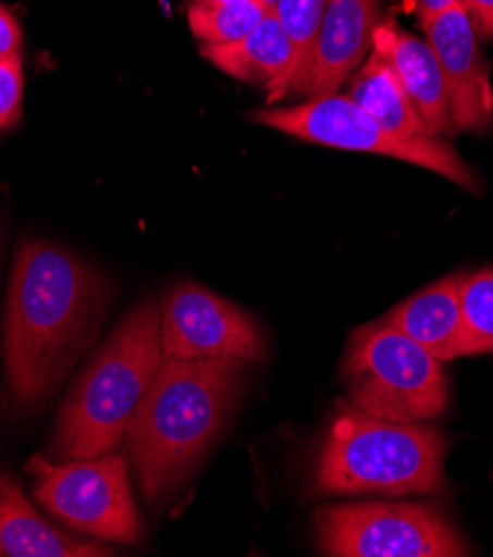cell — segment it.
<instances>
[{
  "mask_svg": "<svg viewBox=\"0 0 493 557\" xmlns=\"http://www.w3.org/2000/svg\"><path fill=\"white\" fill-rule=\"evenodd\" d=\"M23 104V63L21 59L0 61V132L12 127Z\"/></svg>",
  "mask_w": 493,
  "mask_h": 557,
  "instance_id": "obj_20",
  "label": "cell"
},
{
  "mask_svg": "<svg viewBox=\"0 0 493 557\" xmlns=\"http://www.w3.org/2000/svg\"><path fill=\"white\" fill-rule=\"evenodd\" d=\"M347 81V96L380 127L403 138L427 136L403 83L378 49L371 47V53H367V59Z\"/></svg>",
  "mask_w": 493,
  "mask_h": 557,
  "instance_id": "obj_16",
  "label": "cell"
},
{
  "mask_svg": "<svg viewBox=\"0 0 493 557\" xmlns=\"http://www.w3.org/2000/svg\"><path fill=\"white\" fill-rule=\"evenodd\" d=\"M196 3H247V0H196Z\"/></svg>",
  "mask_w": 493,
  "mask_h": 557,
  "instance_id": "obj_24",
  "label": "cell"
},
{
  "mask_svg": "<svg viewBox=\"0 0 493 557\" xmlns=\"http://www.w3.org/2000/svg\"><path fill=\"white\" fill-rule=\"evenodd\" d=\"M480 38H493V0H463Z\"/></svg>",
  "mask_w": 493,
  "mask_h": 557,
  "instance_id": "obj_22",
  "label": "cell"
},
{
  "mask_svg": "<svg viewBox=\"0 0 493 557\" xmlns=\"http://www.w3.org/2000/svg\"><path fill=\"white\" fill-rule=\"evenodd\" d=\"M380 0H326L307 96L336 94L373 47Z\"/></svg>",
  "mask_w": 493,
  "mask_h": 557,
  "instance_id": "obj_11",
  "label": "cell"
},
{
  "mask_svg": "<svg viewBox=\"0 0 493 557\" xmlns=\"http://www.w3.org/2000/svg\"><path fill=\"white\" fill-rule=\"evenodd\" d=\"M21 47H23L21 25L3 5H0V61L21 59Z\"/></svg>",
  "mask_w": 493,
  "mask_h": 557,
  "instance_id": "obj_21",
  "label": "cell"
},
{
  "mask_svg": "<svg viewBox=\"0 0 493 557\" xmlns=\"http://www.w3.org/2000/svg\"><path fill=\"white\" fill-rule=\"evenodd\" d=\"M0 555L8 557H109L114 550L51 527L25 497L21 482L0 473Z\"/></svg>",
  "mask_w": 493,
  "mask_h": 557,
  "instance_id": "obj_13",
  "label": "cell"
},
{
  "mask_svg": "<svg viewBox=\"0 0 493 557\" xmlns=\"http://www.w3.org/2000/svg\"><path fill=\"white\" fill-rule=\"evenodd\" d=\"M420 27L443 70L454 129L489 132L493 127V89L478 45L480 36L465 5L437 14Z\"/></svg>",
  "mask_w": 493,
  "mask_h": 557,
  "instance_id": "obj_10",
  "label": "cell"
},
{
  "mask_svg": "<svg viewBox=\"0 0 493 557\" xmlns=\"http://www.w3.org/2000/svg\"><path fill=\"white\" fill-rule=\"evenodd\" d=\"M236 360H183L164 356L134 411L125 447L147 499L178 488L211 447L234 409Z\"/></svg>",
  "mask_w": 493,
  "mask_h": 557,
  "instance_id": "obj_2",
  "label": "cell"
},
{
  "mask_svg": "<svg viewBox=\"0 0 493 557\" xmlns=\"http://www.w3.org/2000/svg\"><path fill=\"white\" fill-rule=\"evenodd\" d=\"M318 548L332 557H463L471 546L433 505L360 503L316 513Z\"/></svg>",
  "mask_w": 493,
  "mask_h": 557,
  "instance_id": "obj_7",
  "label": "cell"
},
{
  "mask_svg": "<svg viewBox=\"0 0 493 557\" xmlns=\"http://www.w3.org/2000/svg\"><path fill=\"white\" fill-rule=\"evenodd\" d=\"M463 277V271L445 275L437 283L396 305L385 315L392 326L403 331L405 336H409L443 364L460 358Z\"/></svg>",
  "mask_w": 493,
  "mask_h": 557,
  "instance_id": "obj_14",
  "label": "cell"
},
{
  "mask_svg": "<svg viewBox=\"0 0 493 557\" xmlns=\"http://www.w3.org/2000/svg\"><path fill=\"white\" fill-rule=\"evenodd\" d=\"M269 10L260 0L247 3H196L187 12L189 29L202 45H230L245 38Z\"/></svg>",
  "mask_w": 493,
  "mask_h": 557,
  "instance_id": "obj_19",
  "label": "cell"
},
{
  "mask_svg": "<svg viewBox=\"0 0 493 557\" xmlns=\"http://www.w3.org/2000/svg\"><path fill=\"white\" fill-rule=\"evenodd\" d=\"M249 121L305 143L405 160L433 174H441L467 191H480V181L471 172V166L445 138L396 136L380 127L347 94L309 98L294 107L258 109L251 111Z\"/></svg>",
  "mask_w": 493,
  "mask_h": 557,
  "instance_id": "obj_6",
  "label": "cell"
},
{
  "mask_svg": "<svg viewBox=\"0 0 493 557\" xmlns=\"http://www.w3.org/2000/svg\"><path fill=\"white\" fill-rule=\"evenodd\" d=\"M460 358L493 354V269L465 273L460 285Z\"/></svg>",
  "mask_w": 493,
  "mask_h": 557,
  "instance_id": "obj_18",
  "label": "cell"
},
{
  "mask_svg": "<svg viewBox=\"0 0 493 557\" xmlns=\"http://www.w3.org/2000/svg\"><path fill=\"white\" fill-rule=\"evenodd\" d=\"M445 451L447 437L427 422L380 420L343 405L324 435L313 486L324 495H441Z\"/></svg>",
  "mask_w": 493,
  "mask_h": 557,
  "instance_id": "obj_4",
  "label": "cell"
},
{
  "mask_svg": "<svg viewBox=\"0 0 493 557\" xmlns=\"http://www.w3.org/2000/svg\"><path fill=\"white\" fill-rule=\"evenodd\" d=\"M200 53L232 78L264 85L269 96L279 89L292 65V42L271 10L245 38L230 45H202Z\"/></svg>",
  "mask_w": 493,
  "mask_h": 557,
  "instance_id": "obj_15",
  "label": "cell"
},
{
  "mask_svg": "<svg viewBox=\"0 0 493 557\" xmlns=\"http://www.w3.org/2000/svg\"><path fill=\"white\" fill-rule=\"evenodd\" d=\"M162 354L183 360L258 362L264 338L258 324L230 300L200 285H178L160 302Z\"/></svg>",
  "mask_w": 493,
  "mask_h": 557,
  "instance_id": "obj_9",
  "label": "cell"
},
{
  "mask_svg": "<svg viewBox=\"0 0 493 557\" xmlns=\"http://www.w3.org/2000/svg\"><path fill=\"white\" fill-rule=\"evenodd\" d=\"M25 469L34 478L38 503L74 531L123 544L140 537L127 460L121 454L70 458L61 465L34 456Z\"/></svg>",
  "mask_w": 493,
  "mask_h": 557,
  "instance_id": "obj_8",
  "label": "cell"
},
{
  "mask_svg": "<svg viewBox=\"0 0 493 557\" xmlns=\"http://www.w3.org/2000/svg\"><path fill=\"white\" fill-rule=\"evenodd\" d=\"M324 3L326 0H279L276 8L271 10L292 42V65L279 89L269 96V102L309 91Z\"/></svg>",
  "mask_w": 493,
  "mask_h": 557,
  "instance_id": "obj_17",
  "label": "cell"
},
{
  "mask_svg": "<svg viewBox=\"0 0 493 557\" xmlns=\"http://www.w3.org/2000/svg\"><path fill=\"white\" fill-rule=\"evenodd\" d=\"M463 0H414V10L416 16L420 21V25L429 23L431 18H435L437 14H443L456 5H460Z\"/></svg>",
  "mask_w": 493,
  "mask_h": 557,
  "instance_id": "obj_23",
  "label": "cell"
},
{
  "mask_svg": "<svg viewBox=\"0 0 493 557\" xmlns=\"http://www.w3.org/2000/svg\"><path fill=\"white\" fill-rule=\"evenodd\" d=\"M349 407L394 422H427L449 407L443 362L385 318L358 326L341 362Z\"/></svg>",
  "mask_w": 493,
  "mask_h": 557,
  "instance_id": "obj_5",
  "label": "cell"
},
{
  "mask_svg": "<svg viewBox=\"0 0 493 557\" xmlns=\"http://www.w3.org/2000/svg\"><path fill=\"white\" fill-rule=\"evenodd\" d=\"M260 3H262L267 10H273V8H276L279 0H260Z\"/></svg>",
  "mask_w": 493,
  "mask_h": 557,
  "instance_id": "obj_25",
  "label": "cell"
},
{
  "mask_svg": "<svg viewBox=\"0 0 493 557\" xmlns=\"http://www.w3.org/2000/svg\"><path fill=\"white\" fill-rule=\"evenodd\" d=\"M100 273L59 245L23 240L10 273L3 351L12 394L34 405L59 386L107 307Z\"/></svg>",
  "mask_w": 493,
  "mask_h": 557,
  "instance_id": "obj_1",
  "label": "cell"
},
{
  "mask_svg": "<svg viewBox=\"0 0 493 557\" xmlns=\"http://www.w3.org/2000/svg\"><path fill=\"white\" fill-rule=\"evenodd\" d=\"M373 49H378L394 67L403 83L427 136L456 134L449 116L447 85L441 63L427 38L403 29L394 18L380 21L373 34Z\"/></svg>",
  "mask_w": 493,
  "mask_h": 557,
  "instance_id": "obj_12",
  "label": "cell"
},
{
  "mask_svg": "<svg viewBox=\"0 0 493 557\" xmlns=\"http://www.w3.org/2000/svg\"><path fill=\"white\" fill-rule=\"evenodd\" d=\"M162 358L160 305L147 300L109 333L70 388L53 454L70 460L116 451Z\"/></svg>",
  "mask_w": 493,
  "mask_h": 557,
  "instance_id": "obj_3",
  "label": "cell"
}]
</instances>
